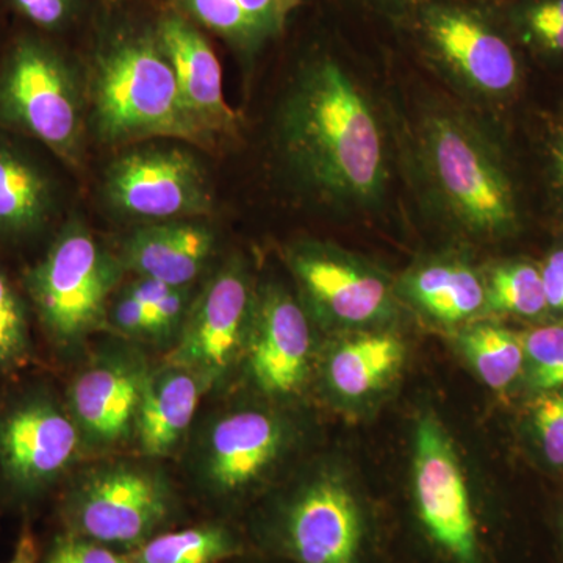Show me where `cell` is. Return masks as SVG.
<instances>
[{"label":"cell","mask_w":563,"mask_h":563,"mask_svg":"<svg viewBox=\"0 0 563 563\" xmlns=\"http://www.w3.org/2000/svg\"><path fill=\"white\" fill-rule=\"evenodd\" d=\"M276 147L285 172L335 213H373L390 190L388 118L362 77L333 54L314 55L282 99Z\"/></svg>","instance_id":"obj_1"},{"label":"cell","mask_w":563,"mask_h":563,"mask_svg":"<svg viewBox=\"0 0 563 563\" xmlns=\"http://www.w3.org/2000/svg\"><path fill=\"white\" fill-rule=\"evenodd\" d=\"M406 162L426 211L462 239L506 246L539 232L509 129L465 103H422Z\"/></svg>","instance_id":"obj_2"},{"label":"cell","mask_w":563,"mask_h":563,"mask_svg":"<svg viewBox=\"0 0 563 563\" xmlns=\"http://www.w3.org/2000/svg\"><path fill=\"white\" fill-rule=\"evenodd\" d=\"M393 24L470 109L509 129L532 101L531 66L498 0H420Z\"/></svg>","instance_id":"obj_3"},{"label":"cell","mask_w":563,"mask_h":563,"mask_svg":"<svg viewBox=\"0 0 563 563\" xmlns=\"http://www.w3.org/2000/svg\"><path fill=\"white\" fill-rule=\"evenodd\" d=\"M95 124L109 143L180 139L206 146L211 139L181 101L176 74L154 35L121 33L96 63Z\"/></svg>","instance_id":"obj_4"},{"label":"cell","mask_w":563,"mask_h":563,"mask_svg":"<svg viewBox=\"0 0 563 563\" xmlns=\"http://www.w3.org/2000/svg\"><path fill=\"white\" fill-rule=\"evenodd\" d=\"M287 263L307 312L329 331L388 328L398 317L395 280L363 255L306 240L287 251Z\"/></svg>","instance_id":"obj_5"},{"label":"cell","mask_w":563,"mask_h":563,"mask_svg":"<svg viewBox=\"0 0 563 563\" xmlns=\"http://www.w3.org/2000/svg\"><path fill=\"white\" fill-rule=\"evenodd\" d=\"M173 510L165 477L150 466L117 462L81 474L65 503L69 532L106 547L139 548Z\"/></svg>","instance_id":"obj_6"},{"label":"cell","mask_w":563,"mask_h":563,"mask_svg":"<svg viewBox=\"0 0 563 563\" xmlns=\"http://www.w3.org/2000/svg\"><path fill=\"white\" fill-rule=\"evenodd\" d=\"M117 269L95 239L73 228L29 274V292L55 343L73 346L106 321Z\"/></svg>","instance_id":"obj_7"},{"label":"cell","mask_w":563,"mask_h":563,"mask_svg":"<svg viewBox=\"0 0 563 563\" xmlns=\"http://www.w3.org/2000/svg\"><path fill=\"white\" fill-rule=\"evenodd\" d=\"M0 111L22 131L76 162L79 96L68 66L47 44L25 38L13 47L0 77Z\"/></svg>","instance_id":"obj_8"},{"label":"cell","mask_w":563,"mask_h":563,"mask_svg":"<svg viewBox=\"0 0 563 563\" xmlns=\"http://www.w3.org/2000/svg\"><path fill=\"white\" fill-rule=\"evenodd\" d=\"M415 503L426 531L459 563H476V520L453 440L439 418L421 415L415 424Z\"/></svg>","instance_id":"obj_9"},{"label":"cell","mask_w":563,"mask_h":563,"mask_svg":"<svg viewBox=\"0 0 563 563\" xmlns=\"http://www.w3.org/2000/svg\"><path fill=\"white\" fill-rule=\"evenodd\" d=\"M107 198L128 217L176 221L211 209L209 180L190 152L150 146L128 152L111 165Z\"/></svg>","instance_id":"obj_10"},{"label":"cell","mask_w":563,"mask_h":563,"mask_svg":"<svg viewBox=\"0 0 563 563\" xmlns=\"http://www.w3.org/2000/svg\"><path fill=\"white\" fill-rule=\"evenodd\" d=\"M254 291L242 261L225 263L206 287L181 329L169 365L198 374L209 385L228 374L244 354Z\"/></svg>","instance_id":"obj_11"},{"label":"cell","mask_w":563,"mask_h":563,"mask_svg":"<svg viewBox=\"0 0 563 563\" xmlns=\"http://www.w3.org/2000/svg\"><path fill=\"white\" fill-rule=\"evenodd\" d=\"M80 446L73 417L49 396H27L0 417V473L20 495L54 484Z\"/></svg>","instance_id":"obj_12"},{"label":"cell","mask_w":563,"mask_h":563,"mask_svg":"<svg viewBox=\"0 0 563 563\" xmlns=\"http://www.w3.org/2000/svg\"><path fill=\"white\" fill-rule=\"evenodd\" d=\"M244 354L252 383L265 395L290 398L306 385L313 354L310 314L282 285L254 292Z\"/></svg>","instance_id":"obj_13"},{"label":"cell","mask_w":563,"mask_h":563,"mask_svg":"<svg viewBox=\"0 0 563 563\" xmlns=\"http://www.w3.org/2000/svg\"><path fill=\"white\" fill-rule=\"evenodd\" d=\"M288 439L285 422L268 410L239 409L222 415L203 440V483L220 495L247 490L280 462Z\"/></svg>","instance_id":"obj_14"},{"label":"cell","mask_w":563,"mask_h":563,"mask_svg":"<svg viewBox=\"0 0 563 563\" xmlns=\"http://www.w3.org/2000/svg\"><path fill=\"white\" fill-rule=\"evenodd\" d=\"M143 358L113 352L81 369L68 390V412L91 446L109 448L133 435L144 384Z\"/></svg>","instance_id":"obj_15"},{"label":"cell","mask_w":563,"mask_h":563,"mask_svg":"<svg viewBox=\"0 0 563 563\" xmlns=\"http://www.w3.org/2000/svg\"><path fill=\"white\" fill-rule=\"evenodd\" d=\"M288 547L301 563H357L362 517L350 485L336 473H320L292 499Z\"/></svg>","instance_id":"obj_16"},{"label":"cell","mask_w":563,"mask_h":563,"mask_svg":"<svg viewBox=\"0 0 563 563\" xmlns=\"http://www.w3.org/2000/svg\"><path fill=\"white\" fill-rule=\"evenodd\" d=\"M155 38L172 63L192 120L210 139L235 135L239 114L225 102L220 60L206 36L187 18L168 13L158 21Z\"/></svg>","instance_id":"obj_17"},{"label":"cell","mask_w":563,"mask_h":563,"mask_svg":"<svg viewBox=\"0 0 563 563\" xmlns=\"http://www.w3.org/2000/svg\"><path fill=\"white\" fill-rule=\"evenodd\" d=\"M509 136L539 231H563V111L531 101Z\"/></svg>","instance_id":"obj_18"},{"label":"cell","mask_w":563,"mask_h":563,"mask_svg":"<svg viewBox=\"0 0 563 563\" xmlns=\"http://www.w3.org/2000/svg\"><path fill=\"white\" fill-rule=\"evenodd\" d=\"M399 302L435 324L462 328L485 318L484 269L466 255H429L415 262L395 280Z\"/></svg>","instance_id":"obj_19"},{"label":"cell","mask_w":563,"mask_h":563,"mask_svg":"<svg viewBox=\"0 0 563 563\" xmlns=\"http://www.w3.org/2000/svg\"><path fill=\"white\" fill-rule=\"evenodd\" d=\"M406 354L401 335L390 328L340 333L322 365L325 385L340 401H369L396 379Z\"/></svg>","instance_id":"obj_20"},{"label":"cell","mask_w":563,"mask_h":563,"mask_svg":"<svg viewBox=\"0 0 563 563\" xmlns=\"http://www.w3.org/2000/svg\"><path fill=\"white\" fill-rule=\"evenodd\" d=\"M214 233L207 225L185 220L141 228L125 244L124 265L141 277L187 288L213 252Z\"/></svg>","instance_id":"obj_21"},{"label":"cell","mask_w":563,"mask_h":563,"mask_svg":"<svg viewBox=\"0 0 563 563\" xmlns=\"http://www.w3.org/2000/svg\"><path fill=\"white\" fill-rule=\"evenodd\" d=\"M206 387L198 374L169 363L150 373L133 429L141 453H172L190 428Z\"/></svg>","instance_id":"obj_22"},{"label":"cell","mask_w":563,"mask_h":563,"mask_svg":"<svg viewBox=\"0 0 563 563\" xmlns=\"http://www.w3.org/2000/svg\"><path fill=\"white\" fill-rule=\"evenodd\" d=\"M483 269L485 318H509L526 328L551 321L537 257L518 252L496 258Z\"/></svg>","instance_id":"obj_23"},{"label":"cell","mask_w":563,"mask_h":563,"mask_svg":"<svg viewBox=\"0 0 563 563\" xmlns=\"http://www.w3.org/2000/svg\"><path fill=\"white\" fill-rule=\"evenodd\" d=\"M457 347L493 391L520 390L525 372L521 329L510 328L498 318H479L459 328Z\"/></svg>","instance_id":"obj_24"},{"label":"cell","mask_w":563,"mask_h":563,"mask_svg":"<svg viewBox=\"0 0 563 563\" xmlns=\"http://www.w3.org/2000/svg\"><path fill=\"white\" fill-rule=\"evenodd\" d=\"M498 5L532 73L563 84V0H498Z\"/></svg>","instance_id":"obj_25"},{"label":"cell","mask_w":563,"mask_h":563,"mask_svg":"<svg viewBox=\"0 0 563 563\" xmlns=\"http://www.w3.org/2000/svg\"><path fill=\"white\" fill-rule=\"evenodd\" d=\"M49 207V185L38 169L0 147V229L33 231L47 217Z\"/></svg>","instance_id":"obj_26"},{"label":"cell","mask_w":563,"mask_h":563,"mask_svg":"<svg viewBox=\"0 0 563 563\" xmlns=\"http://www.w3.org/2000/svg\"><path fill=\"white\" fill-rule=\"evenodd\" d=\"M236 553L231 533L221 526H198L152 537L129 554L132 563H220Z\"/></svg>","instance_id":"obj_27"},{"label":"cell","mask_w":563,"mask_h":563,"mask_svg":"<svg viewBox=\"0 0 563 563\" xmlns=\"http://www.w3.org/2000/svg\"><path fill=\"white\" fill-rule=\"evenodd\" d=\"M525 372L520 390L525 398L563 388V321L521 329Z\"/></svg>","instance_id":"obj_28"},{"label":"cell","mask_w":563,"mask_h":563,"mask_svg":"<svg viewBox=\"0 0 563 563\" xmlns=\"http://www.w3.org/2000/svg\"><path fill=\"white\" fill-rule=\"evenodd\" d=\"M521 431L536 461L563 472V388L526 399Z\"/></svg>","instance_id":"obj_29"},{"label":"cell","mask_w":563,"mask_h":563,"mask_svg":"<svg viewBox=\"0 0 563 563\" xmlns=\"http://www.w3.org/2000/svg\"><path fill=\"white\" fill-rule=\"evenodd\" d=\"M177 3L192 20L201 22L240 51L251 54L269 41L236 0H177Z\"/></svg>","instance_id":"obj_30"},{"label":"cell","mask_w":563,"mask_h":563,"mask_svg":"<svg viewBox=\"0 0 563 563\" xmlns=\"http://www.w3.org/2000/svg\"><path fill=\"white\" fill-rule=\"evenodd\" d=\"M31 351L29 322L20 296L0 272V372L22 365Z\"/></svg>","instance_id":"obj_31"},{"label":"cell","mask_w":563,"mask_h":563,"mask_svg":"<svg viewBox=\"0 0 563 563\" xmlns=\"http://www.w3.org/2000/svg\"><path fill=\"white\" fill-rule=\"evenodd\" d=\"M543 251L540 252V274L547 296L551 321H563V231H544Z\"/></svg>","instance_id":"obj_32"},{"label":"cell","mask_w":563,"mask_h":563,"mask_svg":"<svg viewBox=\"0 0 563 563\" xmlns=\"http://www.w3.org/2000/svg\"><path fill=\"white\" fill-rule=\"evenodd\" d=\"M44 563H132L129 554L111 551L106 544L66 533L55 540Z\"/></svg>","instance_id":"obj_33"},{"label":"cell","mask_w":563,"mask_h":563,"mask_svg":"<svg viewBox=\"0 0 563 563\" xmlns=\"http://www.w3.org/2000/svg\"><path fill=\"white\" fill-rule=\"evenodd\" d=\"M14 10L44 31H57L65 27L74 13L79 0H10Z\"/></svg>","instance_id":"obj_34"},{"label":"cell","mask_w":563,"mask_h":563,"mask_svg":"<svg viewBox=\"0 0 563 563\" xmlns=\"http://www.w3.org/2000/svg\"><path fill=\"white\" fill-rule=\"evenodd\" d=\"M113 324L128 335H155L154 324L143 303L125 292L111 312Z\"/></svg>","instance_id":"obj_35"},{"label":"cell","mask_w":563,"mask_h":563,"mask_svg":"<svg viewBox=\"0 0 563 563\" xmlns=\"http://www.w3.org/2000/svg\"><path fill=\"white\" fill-rule=\"evenodd\" d=\"M187 288H174L163 301L146 307L155 335L172 331L187 313Z\"/></svg>","instance_id":"obj_36"},{"label":"cell","mask_w":563,"mask_h":563,"mask_svg":"<svg viewBox=\"0 0 563 563\" xmlns=\"http://www.w3.org/2000/svg\"><path fill=\"white\" fill-rule=\"evenodd\" d=\"M173 290L174 287L165 282L141 277L139 282L129 287L128 295L143 303L144 307H152L163 301Z\"/></svg>","instance_id":"obj_37"},{"label":"cell","mask_w":563,"mask_h":563,"mask_svg":"<svg viewBox=\"0 0 563 563\" xmlns=\"http://www.w3.org/2000/svg\"><path fill=\"white\" fill-rule=\"evenodd\" d=\"M366 9L373 10L374 13L387 18L388 21L395 22L402 16L410 7L420 0H358Z\"/></svg>","instance_id":"obj_38"},{"label":"cell","mask_w":563,"mask_h":563,"mask_svg":"<svg viewBox=\"0 0 563 563\" xmlns=\"http://www.w3.org/2000/svg\"><path fill=\"white\" fill-rule=\"evenodd\" d=\"M38 558V543H36L35 537L31 531H24L18 540L13 555L5 563H36Z\"/></svg>","instance_id":"obj_39"},{"label":"cell","mask_w":563,"mask_h":563,"mask_svg":"<svg viewBox=\"0 0 563 563\" xmlns=\"http://www.w3.org/2000/svg\"><path fill=\"white\" fill-rule=\"evenodd\" d=\"M553 103L558 109L563 111V87L561 88V91L558 92V96H555Z\"/></svg>","instance_id":"obj_40"}]
</instances>
